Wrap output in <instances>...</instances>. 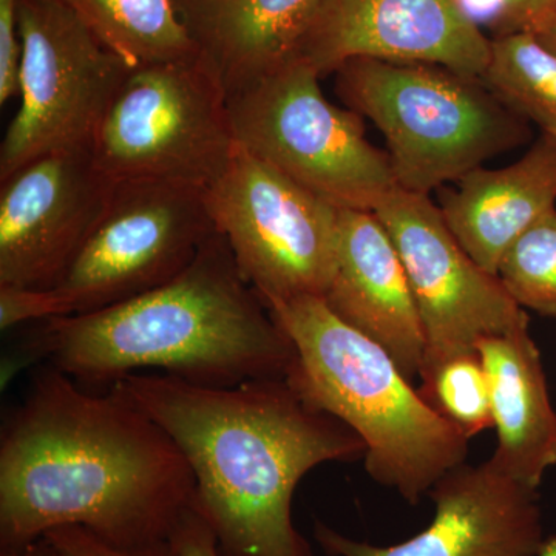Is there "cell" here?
Instances as JSON below:
<instances>
[{
  "label": "cell",
  "instance_id": "1",
  "mask_svg": "<svg viewBox=\"0 0 556 556\" xmlns=\"http://www.w3.org/2000/svg\"><path fill=\"white\" fill-rule=\"evenodd\" d=\"M195 479L170 434L130 397L60 369L33 379L0 438V548L80 527L116 547L169 541Z\"/></svg>",
  "mask_w": 556,
  "mask_h": 556
},
{
  "label": "cell",
  "instance_id": "2",
  "mask_svg": "<svg viewBox=\"0 0 556 556\" xmlns=\"http://www.w3.org/2000/svg\"><path fill=\"white\" fill-rule=\"evenodd\" d=\"M160 424L188 459L193 507L222 556H316L292 501L311 470L364 459L365 442L311 407L285 378L204 387L135 372L115 386Z\"/></svg>",
  "mask_w": 556,
  "mask_h": 556
},
{
  "label": "cell",
  "instance_id": "3",
  "mask_svg": "<svg viewBox=\"0 0 556 556\" xmlns=\"http://www.w3.org/2000/svg\"><path fill=\"white\" fill-rule=\"evenodd\" d=\"M86 388L135 372L195 386L287 378L294 346L215 232L163 287L93 313L50 318L28 345Z\"/></svg>",
  "mask_w": 556,
  "mask_h": 556
},
{
  "label": "cell",
  "instance_id": "4",
  "mask_svg": "<svg viewBox=\"0 0 556 556\" xmlns=\"http://www.w3.org/2000/svg\"><path fill=\"white\" fill-rule=\"evenodd\" d=\"M269 313L294 346L287 379L311 407L365 442V470L417 506L467 463L468 439L431 407L378 343L340 320L320 298L274 300Z\"/></svg>",
  "mask_w": 556,
  "mask_h": 556
},
{
  "label": "cell",
  "instance_id": "5",
  "mask_svg": "<svg viewBox=\"0 0 556 556\" xmlns=\"http://www.w3.org/2000/svg\"><path fill=\"white\" fill-rule=\"evenodd\" d=\"M350 110L387 142L397 188L430 195L529 138V124L479 76L426 62L351 60L334 73Z\"/></svg>",
  "mask_w": 556,
  "mask_h": 556
},
{
  "label": "cell",
  "instance_id": "6",
  "mask_svg": "<svg viewBox=\"0 0 556 556\" xmlns=\"http://www.w3.org/2000/svg\"><path fill=\"white\" fill-rule=\"evenodd\" d=\"M229 93L201 54L131 67L90 150L110 181L175 182L206 190L239 148Z\"/></svg>",
  "mask_w": 556,
  "mask_h": 556
},
{
  "label": "cell",
  "instance_id": "7",
  "mask_svg": "<svg viewBox=\"0 0 556 556\" xmlns=\"http://www.w3.org/2000/svg\"><path fill=\"white\" fill-rule=\"evenodd\" d=\"M320 79L292 58L230 91L237 142L340 208L375 211L397 188L390 156L365 137L358 113L325 98Z\"/></svg>",
  "mask_w": 556,
  "mask_h": 556
},
{
  "label": "cell",
  "instance_id": "8",
  "mask_svg": "<svg viewBox=\"0 0 556 556\" xmlns=\"http://www.w3.org/2000/svg\"><path fill=\"white\" fill-rule=\"evenodd\" d=\"M204 199L215 229L265 303L324 299L334 274L342 208L240 144Z\"/></svg>",
  "mask_w": 556,
  "mask_h": 556
},
{
  "label": "cell",
  "instance_id": "9",
  "mask_svg": "<svg viewBox=\"0 0 556 556\" xmlns=\"http://www.w3.org/2000/svg\"><path fill=\"white\" fill-rule=\"evenodd\" d=\"M215 229L204 190L175 182H113L104 211L61 280L60 317L126 302L179 276Z\"/></svg>",
  "mask_w": 556,
  "mask_h": 556
},
{
  "label": "cell",
  "instance_id": "10",
  "mask_svg": "<svg viewBox=\"0 0 556 556\" xmlns=\"http://www.w3.org/2000/svg\"><path fill=\"white\" fill-rule=\"evenodd\" d=\"M21 105L0 144V179L54 150L90 146L130 65L53 0H20Z\"/></svg>",
  "mask_w": 556,
  "mask_h": 556
},
{
  "label": "cell",
  "instance_id": "11",
  "mask_svg": "<svg viewBox=\"0 0 556 556\" xmlns=\"http://www.w3.org/2000/svg\"><path fill=\"white\" fill-rule=\"evenodd\" d=\"M372 212L401 255L422 320L420 383L450 358L475 353L479 340L529 325L526 309L460 247L430 197L396 188Z\"/></svg>",
  "mask_w": 556,
  "mask_h": 556
},
{
  "label": "cell",
  "instance_id": "12",
  "mask_svg": "<svg viewBox=\"0 0 556 556\" xmlns=\"http://www.w3.org/2000/svg\"><path fill=\"white\" fill-rule=\"evenodd\" d=\"M112 186L90 146L54 150L0 179V287L53 288L100 219Z\"/></svg>",
  "mask_w": 556,
  "mask_h": 556
},
{
  "label": "cell",
  "instance_id": "13",
  "mask_svg": "<svg viewBox=\"0 0 556 556\" xmlns=\"http://www.w3.org/2000/svg\"><path fill=\"white\" fill-rule=\"evenodd\" d=\"M490 42L459 0H317L294 58L320 78L361 58L426 62L481 78Z\"/></svg>",
  "mask_w": 556,
  "mask_h": 556
},
{
  "label": "cell",
  "instance_id": "14",
  "mask_svg": "<svg viewBox=\"0 0 556 556\" xmlns=\"http://www.w3.org/2000/svg\"><path fill=\"white\" fill-rule=\"evenodd\" d=\"M428 496L433 521L404 543L376 546L321 521L314 522V538L328 556H536L546 540L538 489L490 459L452 468Z\"/></svg>",
  "mask_w": 556,
  "mask_h": 556
},
{
  "label": "cell",
  "instance_id": "15",
  "mask_svg": "<svg viewBox=\"0 0 556 556\" xmlns=\"http://www.w3.org/2000/svg\"><path fill=\"white\" fill-rule=\"evenodd\" d=\"M325 303L387 351L405 378H419L426 334L404 263L372 211L342 208L338 257Z\"/></svg>",
  "mask_w": 556,
  "mask_h": 556
},
{
  "label": "cell",
  "instance_id": "16",
  "mask_svg": "<svg viewBox=\"0 0 556 556\" xmlns=\"http://www.w3.org/2000/svg\"><path fill=\"white\" fill-rule=\"evenodd\" d=\"M456 182L442 195V217L467 254L497 276L511 244L556 208V139L544 134L517 163L481 166Z\"/></svg>",
  "mask_w": 556,
  "mask_h": 556
},
{
  "label": "cell",
  "instance_id": "17",
  "mask_svg": "<svg viewBox=\"0 0 556 556\" xmlns=\"http://www.w3.org/2000/svg\"><path fill=\"white\" fill-rule=\"evenodd\" d=\"M477 353L489 379L497 437L490 460L507 477L540 489L556 466V409L529 325L479 340Z\"/></svg>",
  "mask_w": 556,
  "mask_h": 556
},
{
  "label": "cell",
  "instance_id": "18",
  "mask_svg": "<svg viewBox=\"0 0 556 556\" xmlns=\"http://www.w3.org/2000/svg\"><path fill=\"white\" fill-rule=\"evenodd\" d=\"M228 93L292 60L317 0H174Z\"/></svg>",
  "mask_w": 556,
  "mask_h": 556
},
{
  "label": "cell",
  "instance_id": "19",
  "mask_svg": "<svg viewBox=\"0 0 556 556\" xmlns=\"http://www.w3.org/2000/svg\"><path fill=\"white\" fill-rule=\"evenodd\" d=\"M130 67L199 54L174 0H53Z\"/></svg>",
  "mask_w": 556,
  "mask_h": 556
},
{
  "label": "cell",
  "instance_id": "20",
  "mask_svg": "<svg viewBox=\"0 0 556 556\" xmlns=\"http://www.w3.org/2000/svg\"><path fill=\"white\" fill-rule=\"evenodd\" d=\"M490 39L481 79L508 108L556 139V54L529 31Z\"/></svg>",
  "mask_w": 556,
  "mask_h": 556
},
{
  "label": "cell",
  "instance_id": "21",
  "mask_svg": "<svg viewBox=\"0 0 556 556\" xmlns=\"http://www.w3.org/2000/svg\"><path fill=\"white\" fill-rule=\"evenodd\" d=\"M497 277L522 309L556 318V208L511 244Z\"/></svg>",
  "mask_w": 556,
  "mask_h": 556
},
{
  "label": "cell",
  "instance_id": "22",
  "mask_svg": "<svg viewBox=\"0 0 556 556\" xmlns=\"http://www.w3.org/2000/svg\"><path fill=\"white\" fill-rule=\"evenodd\" d=\"M417 390L468 439L493 428L489 379L477 351L444 362Z\"/></svg>",
  "mask_w": 556,
  "mask_h": 556
},
{
  "label": "cell",
  "instance_id": "23",
  "mask_svg": "<svg viewBox=\"0 0 556 556\" xmlns=\"http://www.w3.org/2000/svg\"><path fill=\"white\" fill-rule=\"evenodd\" d=\"M478 27L492 30V38L532 31L541 22L556 16V0H459Z\"/></svg>",
  "mask_w": 556,
  "mask_h": 556
},
{
  "label": "cell",
  "instance_id": "24",
  "mask_svg": "<svg viewBox=\"0 0 556 556\" xmlns=\"http://www.w3.org/2000/svg\"><path fill=\"white\" fill-rule=\"evenodd\" d=\"M43 540L58 556H178L169 541L144 547H116L80 527L51 530Z\"/></svg>",
  "mask_w": 556,
  "mask_h": 556
},
{
  "label": "cell",
  "instance_id": "25",
  "mask_svg": "<svg viewBox=\"0 0 556 556\" xmlns=\"http://www.w3.org/2000/svg\"><path fill=\"white\" fill-rule=\"evenodd\" d=\"M20 0H0V104L20 94Z\"/></svg>",
  "mask_w": 556,
  "mask_h": 556
},
{
  "label": "cell",
  "instance_id": "26",
  "mask_svg": "<svg viewBox=\"0 0 556 556\" xmlns=\"http://www.w3.org/2000/svg\"><path fill=\"white\" fill-rule=\"evenodd\" d=\"M60 316L50 289L0 287V328L2 331L25 324Z\"/></svg>",
  "mask_w": 556,
  "mask_h": 556
},
{
  "label": "cell",
  "instance_id": "27",
  "mask_svg": "<svg viewBox=\"0 0 556 556\" xmlns=\"http://www.w3.org/2000/svg\"><path fill=\"white\" fill-rule=\"evenodd\" d=\"M178 556H222L217 540L195 507L189 508L169 538Z\"/></svg>",
  "mask_w": 556,
  "mask_h": 556
},
{
  "label": "cell",
  "instance_id": "28",
  "mask_svg": "<svg viewBox=\"0 0 556 556\" xmlns=\"http://www.w3.org/2000/svg\"><path fill=\"white\" fill-rule=\"evenodd\" d=\"M0 556H58V554L42 538L25 546L0 548Z\"/></svg>",
  "mask_w": 556,
  "mask_h": 556
},
{
  "label": "cell",
  "instance_id": "29",
  "mask_svg": "<svg viewBox=\"0 0 556 556\" xmlns=\"http://www.w3.org/2000/svg\"><path fill=\"white\" fill-rule=\"evenodd\" d=\"M548 50L554 51L556 54V16L548 17V20L541 22L532 31Z\"/></svg>",
  "mask_w": 556,
  "mask_h": 556
},
{
  "label": "cell",
  "instance_id": "30",
  "mask_svg": "<svg viewBox=\"0 0 556 556\" xmlns=\"http://www.w3.org/2000/svg\"><path fill=\"white\" fill-rule=\"evenodd\" d=\"M536 556H556V535L546 536Z\"/></svg>",
  "mask_w": 556,
  "mask_h": 556
}]
</instances>
